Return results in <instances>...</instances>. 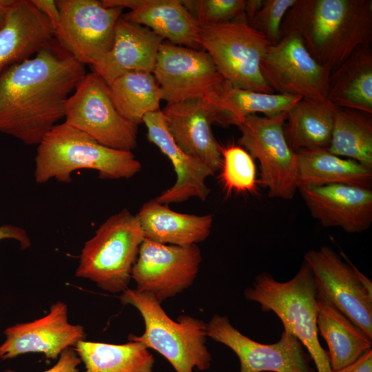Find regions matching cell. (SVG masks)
Here are the masks:
<instances>
[{
	"label": "cell",
	"mask_w": 372,
	"mask_h": 372,
	"mask_svg": "<svg viewBox=\"0 0 372 372\" xmlns=\"http://www.w3.org/2000/svg\"><path fill=\"white\" fill-rule=\"evenodd\" d=\"M84 65L49 45L0 74V132L27 145L39 144L65 116Z\"/></svg>",
	"instance_id": "6da1fadb"
},
{
	"label": "cell",
	"mask_w": 372,
	"mask_h": 372,
	"mask_svg": "<svg viewBox=\"0 0 372 372\" xmlns=\"http://www.w3.org/2000/svg\"><path fill=\"white\" fill-rule=\"evenodd\" d=\"M294 34L311 55L333 71L360 46L371 44V0H296L281 37Z\"/></svg>",
	"instance_id": "7a4b0ae2"
},
{
	"label": "cell",
	"mask_w": 372,
	"mask_h": 372,
	"mask_svg": "<svg viewBox=\"0 0 372 372\" xmlns=\"http://www.w3.org/2000/svg\"><path fill=\"white\" fill-rule=\"evenodd\" d=\"M34 161L37 183L51 178L69 183L72 173L81 169L96 170L103 179H128L141 169L131 151L104 146L65 122L55 125L43 136Z\"/></svg>",
	"instance_id": "3957f363"
},
{
	"label": "cell",
	"mask_w": 372,
	"mask_h": 372,
	"mask_svg": "<svg viewBox=\"0 0 372 372\" xmlns=\"http://www.w3.org/2000/svg\"><path fill=\"white\" fill-rule=\"evenodd\" d=\"M247 300L271 311L282 321L285 330L297 338L314 362L316 372H332L327 351L318 339V289L313 272L304 260L296 276L278 282L267 273L258 274L244 291Z\"/></svg>",
	"instance_id": "277c9868"
},
{
	"label": "cell",
	"mask_w": 372,
	"mask_h": 372,
	"mask_svg": "<svg viewBox=\"0 0 372 372\" xmlns=\"http://www.w3.org/2000/svg\"><path fill=\"white\" fill-rule=\"evenodd\" d=\"M120 300L123 305L134 307L145 323L144 333L141 335L130 334L128 340L157 351L176 372L209 369L211 355L206 346L207 326L203 320L181 315L174 321L152 295L136 289L127 288L122 292Z\"/></svg>",
	"instance_id": "5b68a950"
},
{
	"label": "cell",
	"mask_w": 372,
	"mask_h": 372,
	"mask_svg": "<svg viewBox=\"0 0 372 372\" xmlns=\"http://www.w3.org/2000/svg\"><path fill=\"white\" fill-rule=\"evenodd\" d=\"M144 239L136 215L122 209L103 223L85 242L75 276L89 279L105 291L123 292Z\"/></svg>",
	"instance_id": "8992f818"
},
{
	"label": "cell",
	"mask_w": 372,
	"mask_h": 372,
	"mask_svg": "<svg viewBox=\"0 0 372 372\" xmlns=\"http://www.w3.org/2000/svg\"><path fill=\"white\" fill-rule=\"evenodd\" d=\"M200 41L226 83L237 88L274 93L260 68L271 45L247 21L200 25Z\"/></svg>",
	"instance_id": "52a82bcc"
},
{
	"label": "cell",
	"mask_w": 372,
	"mask_h": 372,
	"mask_svg": "<svg viewBox=\"0 0 372 372\" xmlns=\"http://www.w3.org/2000/svg\"><path fill=\"white\" fill-rule=\"evenodd\" d=\"M287 112L260 116L251 114L237 124L240 146L260 163V183L270 198L291 199L298 189V156L284 132Z\"/></svg>",
	"instance_id": "ba28073f"
},
{
	"label": "cell",
	"mask_w": 372,
	"mask_h": 372,
	"mask_svg": "<svg viewBox=\"0 0 372 372\" xmlns=\"http://www.w3.org/2000/svg\"><path fill=\"white\" fill-rule=\"evenodd\" d=\"M64 118L107 147L132 152L137 147L138 125L119 113L109 85L94 72L85 74L69 96Z\"/></svg>",
	"instance_id": "9c48e42d"
},
{
	"label": "cell",
	"mask_w": 372,
	"mask_h": 372,
	"mask_svg": "<svg viewBox=\"0 0 372 372\" xmlns=\"http://www.w3.org/2000/svg\"><path fill=\"white\" fill-rule=\"evenodd\" d=\"M318 292L372 338V284L341 251L327 246L304 256Z\"/></svg>",
	"instance_id": "30bf717a"
},
{
	"label": "cell",
	"mask_w": 372,
	"mask_h": 372,
	"mask_svg": "<svg viewBox=\"0 0 372 372\" xmlns=\"http://www.w3.org/2000/svg\"><path fill=\"white\" fill-rule=\"evenodd\" d=\"M59 21L54 37L79 63L94 65L110 50L123 9L98 0H59Z\"/></svg>",
	"instance_id": "8fae6325"
},
{
	"label": "cell",
	"mask_w": 372,
	"mask_h": 372,
	"mask_svg": "<svg viewBox=\"0 0 372 372\" xmlns=\"http://www.w3.org/2000/svg\"><path fill=\"white\" fill-rule=\"evenodd\" d=\"M153 74L167 104L190 99L209 100L220 92L225 81L210 55L203 50L163 41Z\"/></svg>",
	"instance_id": "7c38bea8"
},
{
	"label": "cell",
	"mask_w": 372,
	"mask_h": 372,
	"mask_svg": "<svg viewBox=\"0 0 372 372\" xmlns=\"http://www.w3.org/2000/svg\"><path fill=\"white\" fill-rule=\"evenodd\" d=\"M260 71L277 94L327 101L331 69L318 62L294 34L281 37L262 57Z\"/></svg>",
	"instance_id": "4fadbf2b"
},
{
	"label": "cell",
	"mask_w": 372,
	"mask_h": 372,
	"mask_svg": "<svg viewBox=\"0 0 372 372\" xmlns=\"http://www.w3.org/2000/svg\"><path fill=\"white\" fill-rule=\"evenodd\" d=\"M207 335L231 349L240 361V372H316L300 341L284 330L273 344L257 342L234 328L227 316L214 314L206 324Z\"/></svg>",
	"instance_id": "5bb4252c"
},
{
	"label": "cell",
	"mask_w": 372,
	"mask_h": 372,
	"mask_svg": "<svg viewBox=\"0 0 372 372\" xmlns=\"http://www.w3.org/2000/svg\"><path fill=\"white\" fill-rule=\"evenodd\" d=\"M201 260L196 245H165L144 239L132 279L137 291L150 293L161 303L193 284Z\"/></svg>",
	"instance_id": "9a60e30c"
},
{
	"label": "cell",
	"mask_w": 372,
	"mask_h": 372,
	"mask_svg": "<svg viewBox=\"0 0 372 372\" xmlns=\"http://www.w3.org/2000/svg\"><path fill=\"white\" fill-rule=\"evenodd\" d=\"M6 339L0 344V359L14 358L29 353H40L56 360L67 349L85 340L86 333L80 324L68 322L67 304L54 302L45 316L28 322L17 323L6 328Z\"/></svg>",
	"instance_id": "2e32d148"
},
{
	"label": "cell",
	"mask_w": 372,
	"mask_h": 372,
	"mask_svg": "<svg viewBox=\"0 0 372 372\" xmlns=\"http://www.w3.org/2000/svg\"><path fill=\"white\" fill-rule=\"evenodd\" d=\"M298 189L312 216L325 227H339L349 233H360L371 225V188L329 184Z\"/></svg>",
	"instance_id": "e0dca14e"
},
{
	"label": "cell",
	"mask_w": 372,
	"mask_h": 372,
	"mask_svg": "<svg viewBox=\"0 0 372 372\" xmlns=\"http://www.w3.org/2000/svg\"><path fill=\"white\" fill-rule=\"evenodd\" d=\"M161 111L172 138L185 153L200 160L214 174L221 168V146L211 130L216 113L207 100L167 104Z\"/></svg>",
	"instance_id": "ac0fdd59"
},
{
	"label": "cell",
	"mask_w": 372,
	"mask_h": 372,
	"mask_svg": "<svg viewBox=\"0 0 372 372\" xmlns=\"http://www.w3.org/2000/svg\"><path fill=\"white\" fill-rule=\"evenodd\" d=\"M143 123L147 128V139L168 158L176 174L174 185L155 200L165 205L183 203L193 197L205 201L210 192L206 178L214 174L203 162L185 153L176 144L161 110L146 114Z\"/></svg>",
	"instance_id": "d6986e66"
},
{
	"label": "cell",
	"mask_w": 372,
	"mask_h": 372,
	"mask_svg": "<svg viewBox=\"0 0 372 372\" xmlns=\"http://www.w3.org/2000/svg\"><path fill=\"white\" fill-rule=\"evenodd\" d=\"M105 7L127 8L121 17L148 28L174 45L203 50L200 25L183 4L182 0H103Z\"/></svg>",
	"instance_id": "ffe728a7"
},
{
	"label": "cell",
	"mask_w": 372,
	"mask_h": 372,
	"mask_svg": "<svg viewBox=\"0 0 372 372\" xmlns=\"http://www.w3.org/2000/svg\"><path fill=\"white\" fill-rule=\"evenodd\" d=\"M163 41L148 28L128 21L121 16L115 25L112 47L92 66L93 72L109 85L130 72H153Z\"/></svg>",
	"instance_id": "44dd1931"
},
{
	"label": "cell",
	"mask_w": 372,
	"mask_h": 372,
	"mask_svg": "<svg viewBox=\"0 0 372 372\" xmlns=\"http://www.w3.org/2000/svg\"><path fill=\"white\" fill-rule=\"evenodd\" d=\"M54 28L31 0H14L0 30V74L48 45Z\"/></svg>",
	"instance_id": "7402d4cb"
},
{
	"label": "cell",
	"mask_w": 372,
	"mask_h": 372,
	"mask_svg": "<svg viewBox=\"0 0 372 372\" xmlns=\"http://www.w3.org/2000/svg\"><path fill=\"white\" fill-rule=\"evenodd\" d=\"M136 215L145 239L179 246L204 241L210 234L213 223L211 214L177 212L155 199L145 203Z\"/></svg>",
	"instance_id": "603a6c76"
},
{
	"label": "cell",
	"mask_w": 372,
	"mask_h": 372,
	"mask_svg": "<svg viewBox=\"0 0 372 372\" xmlns=\"http://www.w3.org/2000/svg\"><path fill=\"white\" fill-rule=\"evenodd\" d=\"M327 99L335 107L372 114L371 44L360 46L331 72Z\"/></svg>",
	"instance_id": "cb8c5ba5"
},
{
	"label": "cell",
	"mask_w": 372,
	"mask_h": 372,
	"mask_svg": "<svg viewBox=\"0 0 372 372\" xmlns=\"http://www.w3.org/2000/svg\"><path fill=\"white\" fill-rule=\"evenodd\" d=\"M317 328L328 345L332 371L341 369L371 349L372 338L318 292Z\"/></svg>",
	"instance_id": "d4e9b609"
},
{
	"label": "cell",
	"mask_w": 372,
	"mask_h": 372,
	"mask_svg": "<svg viewBox=\"0 0 372 372\" xmlns=\"http://www.w3.org/2000/svg\"><path fill=\"white\" fill-rule=\"evenodd\" d=\"M336 107L327 101L302 99L287 112L286 140L296 153L327 150L330 146Z\"/></svg>",
	"instance_id": "484cf974"
},
{
	"label": "cell",
	"mask_w": 372,
	"mask_h": 372,
	"mask_svg": "<svg viewBox=\"0 0 372 372\" xmlns=\"http://www.w3.org/2000/svg\"><path fill=\"white\" fill-rule=\"evenodd\" d=\"M298 156V189L302 186L346 184L371 188L372 168L327 150L302 152Z\"/></svg>",
	"instance_id": "4316f807"
},
{
	"label": "cell",
	"mask_w": 372,
	"mask_h": 372,
	"mask_svg": "<svg viewBox=\"0 0 372 372\" xmlns=\"http://www.w3.org/2000/svg\"><path fill=\"white\" fill-rule=\"evenodd\" d=\"M302 98L277 93H264L225 84L217 95L207 100L216 113L215 123L235 125L251 114L272 116L288 112Z\"/></svg>",
	"instance_id": "83f0119b"
},
{
	"label": "cell",
	"mask_w": 372,
	"mask_h": 372,
	"mask_svg": "<svg viewBox=\"0 0 372 372\" xmlns=\"http://www.w3.org/2000/svg\"><path fill=\"white\" fill-rule=\"evenodd\" d=\"M74 350L84 364L83 372H153L154 358L138 342L116 344L82 340Z\"/></svg>",
	"instance_id": "f1b7e54d"
},
{
	"label": "cell",
	"mask_w": 372,
	"mask_h": 372,
	"mask_svg": "<svg viewBox=\"0 0 372 372\" xmlns=\"http://www.w3.org/2000/svg\"><path fill=\"white\" fill-rule=\"evenodd\" d=\"M109 87L119 113L137 125L143 123L146 114L160 110L162 94L152 72H130L115 79Z\"/></svg>",
	"instance_id": "f546056e"
},
{
	"label": "cell",
	"mask_w": 372,
	"mask_h": 372,
	"mask_svg": "<svg viewBox=\"0 0 372 372\" xmlns=\"http://www.w3.org/2000/svg\"><path fill=\"white\" fill-rule=\"evenodd\" d=\"M327 151L372 168L371 114L336 107Z\"/></svg>",
	"instance_id": "4dcf8cb0"
},
{
	"label": "cell",
	"mask_w": 372,
	"mask_h": 372,
	"mask_svg": "<svg viewBox=\"0 0 372 372\" xmlns=\"http://www.w3.org/2000/svg\"><path fill=\"white\" fill-rule=\"evenodd\" d=\"M220 179L227 192H256V165L252 156L241 146L221 147Z\"/></svg>",
	"instance_id": "1f68e13d"
},
{
	"label": "cell",
	"mask_w": 372,
	"mask_h": 372,
	"mask_svg": "<svg viewBox=\"0 0 372 372\" xmlns=\"http://www.w3.org/2000/svg\"><path fill=\"white\" fill-rule=\"evenodd\" d=\"M182 2L200 25L247 21L246 0H182Z\"/></svg>",
	"instance_id": "d6a6232c"
},
{
	"label": "cell",
	"mask_w": 372,
	"mask_h": 372,
	"mask_svg": "<svg viewBox=\"0 0 372 372\" xmlns=\"http://www.w3.org/2000/svg\"><path fill=\"white\" fill-rule=\"evenodd\" d=\"M296 0H263L262 4L248 23L262 34L271 45L280 39V28L287 11Z\"/></svg>",
	"instance_id": "836d02e7"
},
{
	"label": "cell",
	"mask_w": 372,
	"mask_h": 372,
	"mask_svg": "<svg viewBox=\"0 0 372 372\" xmlns=\"http://www.w3.org/2000/svg\"><path fill=\"white\" fill-rule=\"evenodd\" d=\"M81 362L76 351L69 348L61 353L55 365L43 372H79L78 366Z\"/></svg>",
	"instance_id": "e575fe53"
},
{
	"label": "cell",
	"mask_w": 372,
	"mask_h": 372,
	"mask_svg": "<svg viewBox=\"0 0 372 372\" xmlns=\"http://www.w3.org/2000/svg\"><path fill=\"white\" fill-rule=\"evenodd\" d=\"M5 239L17 240L23 249L30 247L31 245L30 239L25 230L12 225L0 226V241Z\"/></svg>",
	"instance_id": "d590c367"
},
{
	"label": "cell",
	"mask_w": 372,
	"mask_h": 372,
	"mask_svg": "<svg viewBox=\"0 0 372 372\" xmlns=\"http://www.w3.org/2000/svg\"><path fill=\"white\" fill-rule=\"evenodd\" d=\"M33 5L50 21L55 29L59 21V10L56 1L31 0Z\"/></svg>",
	"instance_id": "8d00e7d4"
},
{
	"label": "cell",
	"mask_w": 372,
	"mask_h": 372,
	"mask_svg": "<svg viewBox=\"0 0 372 372\" xmlns=\"http://www.w3.org/2000/svg\"><path fill=\"white\" fill-rule=\"evenodd\" d=\"M332 372H372V349L367 351L353 363Z\"/></svg>",
	"instance_id": "74e56055"
},
{
	"label": "cell",
	"mask_w": 372,
	"mask_h": 372,
	"mask_svg": "<svg viewBox=\"0 0 372 372\" xmlns=\"http://www.w3.org/2000/svg\"><path fill=\"white\" fill-rule=\"evenodd\" d=\"M263 0H246L245 14L247 23L255 16L260 8Z\"/></svg>",
	"instance_id": "f35d334b"
},
{
	"label": "cell",
	"mask_w": 372,
	"mask_h": 372,
	"mask_svg": "<svg viewBox=\"0 0 372 372\" xmlns=\"http://www.w3.org/2000/svg\"><path fill=\"white\" fill-rule=\"evenodd\" d=\"M14 0H0V30L4 25L9 10Z\"/></svg>",
	"instance_id": "ab89813d"
}]
</instances>
